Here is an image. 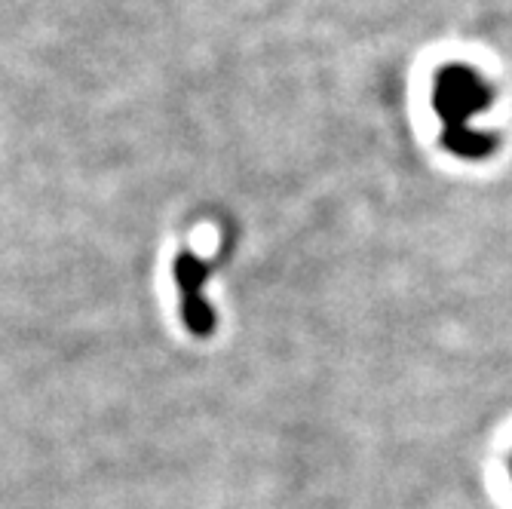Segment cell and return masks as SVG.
<instances>
[{
    "label": "cell",
    "mask_w": 512,
    "mask_h": 509,
    "mask_svg": "<svg viewBox=\"0 0 512 509\" xmlns=\"http://www.w3.org/2000/svg\"><path fill=\"white\" fill-rule=\"evenodd\" d=\"M206 273H209V264H203L194 252H184L175 264V280L181 289V313H184V322H188V329L197 338H206L215 329V313L206 307V301L200 295Z\"/></svg>",
    "instance_id": "1"
}]
</instances>
